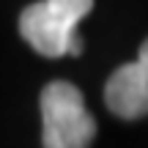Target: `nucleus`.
I'll return each mask as SVG.
<instances>
[{
    "instance_id": "obj_1",
    "label": "nucleus",
    "mask_w": 148,
    "mask_h": 148,
    "mask_svg": "<svg viewBox=\"0 0 148 148\" xmlns=\"http://www.w3.org/2000/svg\"><path fill=\"white\" fill-rule=\"evenodd\" d=\"M93 11L90 0H41L22 11L19 36L44 58L79 55L82 38L77 25Z\"/></svg>"
},
{
    "instance_id": "obj_2",
    "label": "nucleus",
    "mask_w": 148,
    "mask_h": 148,
    "mask_svg": "<svg viewBox=\"0 0 148 148\" xmlns=\"http://www.w3.org/2000/svg\"><path fill=\"white\" fill-rule=\"evenodd\" d=\"M44 148H90L96 137V121L85 110L77 85L55 79L41 90Z\"/></svg>"
},
{
    "instance_id": "obj_3",
    "label": "nucleus",
    "mask_w": 148,
    "mask_h": 148,
    "mask_svg": "<svg viewBox=\"0 0 148 148\" xmlns=\"http://www.w3.org/2000/svg\"><path fill=\"white\" fill-rule=\"evenodd\" d=\"M107 107L123 121H137L148 115V38L137 52V60L110 74L104 85Z\"/></svg>"
}]
</instances>
